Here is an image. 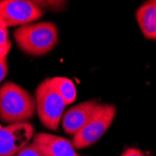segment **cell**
<instances>
[{"instance_id":"obj_1","label":"cell","mask_w":156,"mask_h":156,"mask_svg":"<svg viewBox=\"0 0 156 156\" xmlns=\"http://www.w3.org/2000/svg\"><path fill=\"white\" fill-rule=\"evenodd\" d=\"M36 99L20 85L12 81L0 87V119L4 122H25L34 117Z\"/></svg>"},{"instance_id":"obj_2","label":"cell","mask_w":156,"mask_h":156,"mask_svg":"<svg viewBox=\"0 0 156 156\" xmlns=\"http://www.w3.org/2000/svg\"><path fill=\"white\" fill-rule=\"evenodd\" d=\"M19 48L25 53L41 56L50 52L58 41V30L51 22L27 23L13 33Z\"/></svg>"},{"instance_id":"obj_3","label":"cell","mask_w":156,"mask_h":156,"mask_svg":"<svg viewBox=\"0 0 156 156\" xmlns=\"http://www.w3.org/2000/svg\"><path fill=\"white\" fill-rule=\"evenodd\" d=\"M35 99L37 115L42 124L50 130L56 131L63 118L66 104L56 91L51 78L45 79L38 84Z\"/></svg>"},{"instance_id":"obj_4","label":"cell","mask_w":156,"mask_h":156,"mask_svg":"<svg viewBox=\"0 0 156 156\" xmlns=\"http://www.w3.org/2000/svg\"><path fill=\"white\" fill-rule=\"evenodd\" d=\"M116 107L111 104H99L93 116L82 128L74 135L72 145L75 149L92 146L109 128L116 116Z\"/></svg>"},{"instance_id":"obj_5","label":"cell","mask_w":156,"mask_h":156,"mask_svg":"<svg viewBox=\"0 0 156 156\" xmlns=\"http://www.w3.org/2000/svg\"><path fill=\"white\" fill-rule=\"evenodd\" d=\"M43 15V10L34 1L27 0H3L0 1V20L7 26L31 23Z\"/></svg>"},{"instance_id":"obj_6","label":"cell","mask_w":156,"mask_h":156,"mask_svg":"<svg viewBox=\"0 0 156 156\" xmlns=\"http://www.w3.org/2000/svg\"><path fill=\"white\" fill-rule=\"evenodd\" d=\"M34 126L28 122L9 123L0 128V156H14L34 136Z\"/></svg>"},{"instance_id":"obj_7","label":"cell","mask_w":156,"mask_h":156,"mask_svg":"<svg viewBox=\"0 0 156 156\" xmlns=\"http://www.w3.org/2000/svg\"><path fill=\"white\" fill-rule=\"evenodd\" d=\"M99 103L87 100L68 108L62 118L64 131L68 135H76L93 116Z\"/></svg>"},{"instance_id":"obj_8","label":"cell","mask_w":156,"mask_h":156,"mask_svg":"<svg viewBox=\"0 0 156 156\" xmlns=\"http://www.w3.org/2000/svg\"><path fill=\"white\" fill-rule=\"evenodd\" d=\"M34 142L44 149L48 156H81L70 140L48 133H37L34 136Z\"/></svg>"},{"instance_id":"obj_9","label":"cell","mask_w":156,"mask_h":156,"mask_svg":"<svg viewBox=\"0 0 156 156\" xmlns=\"http://www.w3.org/2000/svg\"><path fill=\"white\" fill-rule=\"evenodd\" d=\"M136 19L143 36L156 40V0H151L141 5L136 11Z\"/></svg>"},{"instance_id":"obj_10","label":"cell","mask_w":156,"mask_h":156,"mask_svg":"<svg viewBox=\"0 0 156 156\" xmlns=\"http://www.w3.org/2000/svg\"><path fill=\"white\" fill-rule=\"evenodd\" d=\"M54 87L66 105L73 103L77 98V89L74 82L66 77L51 78Z\"/></svg>"},{"instance_id":"obj_11","label":"cell","mask_w":156,"mask_h":156,"mask_svg":"<svg viewBox=\"0 0 156 156\" xmlns=\"http://www.w3.org/2000/svg\"><path fill=\"white\" fill-rule=\"evenodd\" d=\"M17 156H48L44 149L39 144L33 142L27 144L18 153Z\"/></svg>"},{"instance_id":"obj_12","label":"cell","mask_w":156,"mask_h":156,"mask_svg":"<svg viewBox=\"0 0 156 156\" xmlns=\"http://www.w3.org/2000/svg\"><path fill=\"white\" fill-rule=\"evenodd\" d=\"M10 46H11V44L9 39L8 26L2 20H0V47H1V49L8 55V53L10 50Z\"/></svg>"},{"instance_id":"obj_13","label":"cell","mask_w":156,"mask_h":156,"mask_svg":"<svg viewBox=\"0 0 156 156\" xmlns=\"http://www.w3.org/2000/svg\"><path fill=\"white\" fill-rule=\"evenodd\" d=\"M121 156H145L144 153L136 148H127L123 151Z\"/></svg>"},{"instance_id":"obj_14","label":"cell","mask_w":156,"mask_h":156,"mask_svg":"<svg viewBox=\"0 0 156 156\" xmlns=\"http://www.w3.org/2000/svg\"><path fill=\"white\" fill-rule=\"evenodd\" d=\"M8 73L7 58H0V82H1Z\"/></svg>"},{"instance_id":"obj_15","label":"cell","mask_w":156,"mask_h":156,"mask_svg":"<svg viewBox=\"0 0 156 156\" xmlns=\"http://www.w3.org/2000/svg\"><path fill=\"white\" fill-rule=\"evenodd\" d=\"M0 58H7V54H6L5 51L1 49V47H0Z\"/></svg>"},{"instance_id":"obj_16","label":"cell","mask_w":156,"mask_h":156,"mask_svg":"<svg viewBox=\"0 0 156 156\" xmlns=\"http://www.w3.org/2000/svg\"><path fill=\"white\" fill-rule=\"evenodd\" d=\"M1 127H2V126H1V124H0V128H1Z\"/></svg>"}]
</instances>
